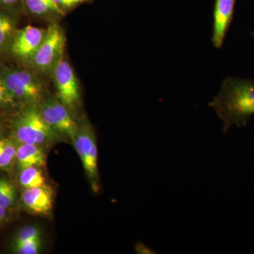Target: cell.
Wrapping results in <instances>:
<instances>
[{
    "instance_id": "7a4b0ae2",
    "label": "cell",
    "mask_w": 254,
    "mask_h": 254,
    "mask_svg": "<svg viewBox=\"0 0 254 254\" xmlns=\"http://www.w3.org/2000/svg\"><path fill=\"white\" fill-rule=\"evenodd\" d=\"M11 138L18 144L46 145L64 139L42 118L38 105L23 106L11 122Z\"/></svg>"
},
{
    "instance_id": "4fadbf2b",
    "label": "cell",
    "mask_w": 254,
    "mask_h": 254,
    "mask_svg": "<svg viewBox=\"0 0 254 254\" xmlns=\"http://www.w3.org/2000/svg\"><path fill=\"white\" fill-rule=\"evenodd\" d=\"M18 15L0 6V57L9 55L10 46L18 29Z\"/></svg>"
},
{
    "instance_id": "3957f363",
    "label": "cell",
    "mask_w": 254,
    "mask_h": 254,
    "mask_svg": "<svg viewBox=\"0 0 254 254\" xmlns=\"http://www.w3.org/2000/svg\"><path fill=\"white\" fill-rule=\"evenodd\" d=\"M0 78L16 104H38L46 93L44 83L33 70L11 66L0 62Z\"/></svg>"
},
{
    "instance_id": "cb8c5ba5",
    "label": "cell",
    "mask_w": 254,
    "mask_h": 254,
    "mask_svg": "<svg viewBox=\"0 0 254 254\" xmlns=\"http://www.w3.org/2000/svg\"><path fill=\"white\" fill-rule=\"evenodd\" d=\"M4 131L5 127L4 123H3L1 119L0 118V139H1V138H4Z\"/></svg>"
},
{
    "instance_id": "30bf717a",
    "label": "cell",
    "mask_w": 254,
    "mask_h": 254,
    "mask_svg": "<svg viewBox=\"0 0 254 254\" xmlns=\"http://www.w3.org/2000/svg\"><path fill=\"white\" fill-rule=\"evenodd\" d=\"M21 202L28 211L37 215H48L53 208V193L46 185L24 189Z\"/></svg>"
},
{
    "instance_id": "8992f818",
    "label": "cell",
    "mask_w": 254,
    "mask_h": 254,
    "mask_svg": "<svg viewBox=\"0 0 254 254\" xmlns=\"http://www.w3.org/2000/svg\"><path fill=\"white\" fill-rule=\"evenodd\" d=\"M56 97L71 113L77 111L81 105V93L79 81L74 70L64 58L55 68L52 75Z\"/></svg>"
},
{
    "instance_id": "484cf974",
    "label": "cell",
    "mask_w": 254,
    "mask_h": 254,
    "mask_svg": "<svg viewBox=\"0 0 254 254\" xmlns=\"http://www.w3.org/2000/svg\"><path fill=\"white\" fill-rule=\"evenodd\" d=\"M251 34H252V36H253V38H254V31H252V33H251Z\"/></svg>"
},
{
    "instance_id": "277c9868",
    "label": "cell",
    "mask_w": 254,
    "mask_h": 254,
    "mask_svg": "<svg viewBox=\"0 0 254 254\" xmlns=\"http://www.w3.org/2000/svg\"><path fill=\"white\" fill-rule=\"evenodd\" d=\"M66 41L64 31L59 22L50 23L43 43L26 64L38 74L52 76L64 58Z\"/></svg>"
},
{
    "instance_id": "d4e9b609",
    "label": "cell",
    "mask_w": 254,
    "mask_h": 254,
    "mask_svg": "<svg viewBox=\"0 0 254 254\" xmlns=\"http://www.w3.org/2000/svg\"><path fill=\"white\" fill-rule=\"evenodd\" d=\"M76 1V4H77L78 6L79 4H82V3L86 2V1H88V0H74Z\"/></svg>"
},
{
    "instance_id": "5bb4252c",
    "label": "cell",
    "mask_w": 254,
    "mask_h": 254,
    "mask_svg": "<svg viewBox=\"0 0 254 254\" xmlns=\"http://www.w3.org/2000/svg\"><path fill=\"white\" fill-rule=\"evenodd\" d=\"M17 147L18 143L11 137L0 139V170L9 171L12 169L16 163Z\"/></svg>"
},
{
    "instance_id": "603a6c76",
    "label": "cell",
    "mask_w": 254,
    "mask_h": 254,
    "mask_svg": "<svg viewBox=\"0 0 254 254\" xmlns=\"http://www.w3.org/2000/svg\"><path fill=\"white\" fill-rule=\"evenodd\" d=\"M6 209L0 205V224H2L3 222L6 221V218H7V212Z\"/></svg>"
},
{
    "instance_id": "ffe728a7",
    "label": "cell",
    "mask_w": 254,
    "mask_h": 254,
    "mask_svg": "<svg viewBox=\"0 0 254 254\" xmlns=\"http://www.w3.org/2000/svg\"><path fill=\"white\" fill-rule=\"evenodd\" d=\"M0 6L18 16L23 11L22 0H0Z\"/></svg>"
},
{
    "instance_id": "52a82bcc",
    "label": "cell",
    "mask_w": 254,
    "mask_h": 254,
    "mask_svg": "<svg viewBox=\"0 0 254 254\" xmlns=\"http://www.w3.org/2000/svg\"><path fill=\"white\" fill-rule=\"evenodd\" d=\"M47 28L26 26L15 32L9 55L14 59L26 64L38 49L46 36Z\"/></svg>"
},
{
    "instance_id": "6da1fadb",
    "label": "cell",
    "mask_w": 254,
    "mask_h": 254,
    "mask_svg": "<svg viewBox=\"0 0 254 254\" xmlns=\"http://www.w3.org/2000/svg\"><path fill=\"white\" fill-rule=\"evenodd\" d=\"M209 106L223 123V133L230 128L247 127L254 115V80L228 76Z\"/></svg>"
},
{
    "instance_id": "7c38bea8",
    "label": "cell",
    "mask_w": 254,
    "mask_h": 254,
    "mask_svg": "<svg viewBox=\"0 0 254 254\" xmlns=\"http://www.w3.org/2000/svg\"><path fill=\"white\" fill-rule=\"evenodd\" d=\"M16 163L20 170L29 167L42 168L46 164V155L41 145L20 143L16 150Z\"/></svg>"
},
{
    "instance_id": "d6986e66",
    "label": "cell",
    "mask_w": 254,
    "mask_h": 254,
    "mask_svg": "<svg viewBox=\"0 0 254 254\" xmlns=\"http://www.w3.org/2000/svg\"><path fill=\"white\" fill-rule=\"evenodd\" d=\"M12 98L8 94L6 88L0 78V108L1 109H11L16 106Z\"/></svg>"
},
{
    "instance_id": "9c48e42d",
    "label": "cell",
    "mask_w": 254,
    "mask_h": 254,
    "mask_svg": "<svg viewBox=\"0 0 254 254\" xmlns=\"http://www.w3.org/2000/svg\"><path fill=\"white\" fill-rule=\"evenodd\" d=\"M237 0H215L213 9V34L212 43L217 49L223 46L230 29Z\"/></svg>"
},
{
    "instance_id": "44dd1931",
    "label": "cell",
    "mask_w": 254,
    "mask_h": 254,
    "mask_svg": "<svg viewBox=\"0 0 254 254\" xmlns=\"http://www.w3.org/2000/svg\"><path fill=\"white\" fill-rule=\"evenodd\" d=\"M55 4L64 14L72 11L78 6L74 0H54Z\"/></svg>"
},
{
    "instance_id": "9a60e30c",
    "label": "cell",
    "mask_w": 254,
    "mask_h": 254,
    "mask_svg": "<svg viewBox=\"0 0 254 254\" xmlns=\"http://www.w3.org/2000/svg\"><path fill=\"white\" fill-rule=\"evenodd\" d=\"M18 181L24 189L35 188L46 185V178L41 168L29 167L20 170Z\"/></svg>"
},
{
    "instance_id": "8fae6325",
    "label": "cell",
    "mask_w": 254,
    "mask_h": 254,
    "mask_svg": "<svg viewBox=\"0 0 254 254\" xmlns=\"http://www.w3.org/2000/svg\"><path fill=\"white\" fill-rule=\"evenodd\" d=\"M23 11L38 19L48 22H59L65 15L54 0H22Z\"/></svg>"
},
{
    "instance_id": "2e32d148",
    "label": "cell",
    "mask_w": 254,
    "mask_h": 254,
    "mask_svg": "<svg viewBox=\"0 0 254 254\" xmlns=\"http://www.w3.org/2000/svg\"><path fill=\"white\" fill-rule=\"evenodd\" d=\"M42 239V234L39 227L35 225H26L18 231L13 241V245L23 243L28 241Z\"/></svg>"
},
{
    "instance_id": "5b68a950",
    "label": "cell",
    "mask_w": 254,
    "mask_h": 254,
    "mask_svg": "<svg viewBox=\"0 0 254 254\" xmlns=\"http://www.w3.org/2000/svg\"><path fill=\"white\" fill-rule=\"evenodd\" d=\"M42 118L47 125L62 138L73 143L78 128V123L72 113L56 95L46 91L38 104Z\"/></svg>"
},
{
    "instance_id": "e0dca14e",
    "label": "cell",
    "mask_w": 254,
    "mask_h": 254,
    "mask_svg": "<svg viewBox=\"0 0 254 254\" xmlns=\"http://www.w3.org/2000/svg\"><path fill=\"white\" fill-rule=\"evenodd\" d=\"M41 247L42 239L12 245L13 252L18 254H37L41 252Z\"/></svg>"
},
{
    "instance_id": "7402d4cb",
    "label": "cell",
    "mask_w": 254,
    "mask_h": 254,
    "mask_svg": "<svg viewBox=\"0 0 254 254\" xmlns=\"http://www.w3.org/2000/svg\"><path fill=\"white\" fill-rule=\"evenodd\" d=\"M11 185H12V183L9 182V180H6L4 177H0V195L2 194L5 190H7Z\"/></svg>"
},
{
    "instance_id": "ac0fdd59",
    "label": "cell",
    "mask_w": 254,
    "mask_h": 254,
    "mask_svg": "<svg viewBox=\"0 0 254 254\" xmlns=\"http://www.w3.org/2000/svg\"><path fill=\"white\" fill-rule=\"evenodd\" d=\"M16 196V189L14 185H11L2 194L0 195V205L6 209L9 208L14 205Z\"/></svg>"
},
{
    "instance_id": "ba28073f",
    "label": "cell",
    "mask_w": 254,
    "mask_h": 254,
    "mask_svg": "<svg viewBox=\"0 0 254 254\" xmlns=\"http://www.w3.org/2000/svg\"><path fill=\"white\" fill-rule=\"evenodd\" d=\"M85 171L91 172L98 166V146L93 127L86 118L78 123L77 131L73 142Z\"/></svg>"
}]
</instances>
